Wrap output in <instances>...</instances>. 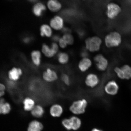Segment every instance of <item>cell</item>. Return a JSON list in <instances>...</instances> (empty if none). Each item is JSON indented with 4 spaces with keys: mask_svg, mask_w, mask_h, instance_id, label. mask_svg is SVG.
Returning <instances> with one entry per match:
<instances>
[{
    "mask_svg": "<svg viewBox=\"0 0 131 131\" xmlns=\"http://www.w3.org/2000/svg\"><path fill=\"white\" fill-rule=\"evenodd\" d=\"M104 41L106 46L108 48L118 47L122 41V35L117 31L110 32L105 37Z\"/></svg>",
    "mask_w": 131,
    "mask_h": 131,
    "instance_id": "6da1fadb",
    "label": "cell"
},
{
    "mask_svg": "<svg viewBox=\"0 0 131 131\" xmlns=\"http://www.w3.org/2000/svg\"><path fill=\"white\" fill-rule=\"evenodd\" d=\"M102 40L100 37L94 36L87 38L85 41L86 50L92 53L98 51L101 48Z\"/></svg>",
    "mask_w": 131,
    "mask_h": 131,
    "instance_id": "7a4b0ae2",
    "label": "cell"
},
{
    "mask_svg": "<svg viewBox=\"0 0 131 131\" xmlns=\"http://www.w3.org/2000/svg\"><path fill=\"white\" fill-rule=\"evenodd\" d=\"M122 11V7L117 3L111 2L106 5V15L108 18L110 20H114L116 19Z\"/></svg>",
    "mask_w": 131,
    "mask_h": 131,
    "instance_id": "3957f363",
    "label": "cell"
},
{
    "mask_svg": "<svg viewBox=\"0 0 131 131\" xmlns=\"http://www.w3.org/2000/svg\"><path fill=\"white\" fill-rule=\"evenodd\" d=\"M88 102L86 99L78 100L73 103L70 107V110L74 114H83L85 111Z\"/></svg>",
    "mask_w": 131,
    "mask_h": 131,
    "instance_id": "277c9868",
    "label": "cell"
},
{
    "mask_svg": "<svg viewBox=\"0 0 131 131\" xmlns=\"http://www.w3.org/2000/svg\"><path fill=\"white\" fill-rule=\"evenodd\" d=\"M59 50V45L54 42L52 43L50 46L44 44L42 46V51L45 56L51 58L55 55Z\"/></svg>",
    "mask_w": 131,
    "mask_h": 131,
    "instance_id": "5b68a950",
    "label": "cell"
},
{
    "mask_svg": "<svg viewBox=\"0 0 131 131\" xmlns=\"http://www.w3.org/2000/svg\"><path fill=\"white\" fill-rule=\"evenodd\" d=\"M50 24L51 27L57 31L63 30L64 28V21L63 17L56 15L51 19Z\"/></svg>",
    "mask_w": 131,
    "mask_h": 131,
    "instance_id": "8992f818",
    "label": "cell"
},
{
    "mask_svg": "<svg viewBox=\"0 0 131 131\" xmlns=\"http://www.w3.org/2000/svg\"><path fill=\"white\" fill-rule=\"evenodd\" d=\"M94 59L96 67L99 70L104 71L107 68L108 63L107 59L104 56L99 54L95 57Z\"/></svg>",
    "mask_w": 131,
    "mask_h": 131,
    "instance_id": "52a82bcc",
    "label": "cell"
},
{
    "mask_svg": "<svg viewBox=\"0 0 131 131\" xmlns=\"http://www.w3.org/2000/svg\"><path fill=\"white\" fill-rule=\"evenodd\" d=\"M23 73V70L21 68L14 67L9 70L8 77L9 81L15 82L19 79Z\"/></svg>",
    "mask_w": 131,
    "mask_h": 131,
    "instance_id": "ba28073f",
    "label": "cell"
},
{
    "mask_svg": "<svg viewBox=\"0 0 131 131\" xmlns=\"http://www.w3.org/2000/svg\"><path fill=\"white\" fill-rule=\"evenodd\" d=\"M42 78L46 82L51 83L56 81L58 76L54 70L51 68H48L44 71L42 74Z\"/></svg>",
    "mask_w": 131,
    "mask_h": 131,
    "instance_id": "9c48e42d",
    "label": "cell"
},
{
    "mask_svg": "<svg viewBox=\"0 0 131 131\" xmlns=\"http://www.w3.org/2000/svg\"><path fill=\"white\" fill-rule=\"evenodd\" d=\"M119 86L117 83L114 81H110L105 87L106 92L111 95H114L117 94L119 90Z\"/></svg>",
    "mask_w": 131,
    "mask_h": 131,
    "instance_id": "30bf717a",
    "label": "cell"
},
{
    "mask_svg": "<svg viewBox=\"0 0 131 131\" xmlns=\"http://www.w3.org/2000/svg\"><path fill=\"white\" fill-rule=\"evenodd\" d=\"M99 80L98 76L94 73H90L88 75L86 79L85 83L89 87L94 88L99 83Z\"/></svg>",
    "mask_w": 131,
    "mask_h": 131,
    "instance_id": "8fae6325",
    "label": "cell"
},
{
    "mask_svg": "<svg viewBox=\"0 0 131 131\" xmlns=\"http://www.w3.org/2000/svg\"><path fill=\"white\" fill-rule=\"evenodd\" d=\"M47 5L49 9L53 12H59L62 7L61 3L58 0H49Z\"/></svg>",
    "mask_w": 131,
    "mask_h": 131,
    "instance_id": "7c38bea8",
    "label": "cell"
},
{
    "mask_svg": "<svg viewBox=\"0 0 131 131\" xmlns=\"http://www.w3.org/2000/svg\"><path fill=\"white\" fill-rule=\"evenodd\" d=\"M92 63L91 60L88 57L83 58L78 64V68L82 72L87 71L91 66Z\"/></svg>",
    "mask_w": 131,
    "mask_h": 131,
    "instance_id": "4fadbf2b",
    "label": "cell"
},
{
    "mask_svg": "<svg viewBox=\"0 0 131 131\" xmlns=\"http://www.w3.org/2000/svg\"><path fill=\"white\" fill-rule=\"evenodd\" d=\"M31 58L33 64L36 67L40 65L41 62V54L38 50H34L31 53Z\"/></svg>",
    "mask_w": 131,
    "mask_h": 131,
    "instance_id": "5bb4252c",
    "label": "cell"
},
{
    "mask_svg": "<svg viewBox=\"0 0 131 131\" xmlns=\"http://www.w3.org/2000/svg\"><path fill=\"white\" fill-rule=\"evenodd\" d=\"M11 106L9 103L2 98H0V114H7L10 112Z\"/></svg>",
    "mask_w": 131,
    "mask_h": 131,
    "instance_id": "9a60e30c",
    "label": "cell"
},
{
    "mask_svg": "<svg viewBox=\"0 0 131 131\" xmlns=\"http://www.w3.org/2000/svg\"><path fill=\"white\" fill-rule=\"evenodd\" d=\"M63 112V109L60 105L55 104L51 107L50 113L51 115L54 117H59L61 115Z\"/></svg>",
    "mask_w": 131,
    "mask_h": 131,
    "instance_id": "2e32d148",
    "label": "cell"
},
{
    "mask_svg": "<svg viewBox=\"0 0 131 131\" xmlns=\"http://www.w3.org/2000/svg\"><path fill=\"white\" fill-rule=\"evenodd\" d=\"M24 110L26 111H31L35 106V101L32 98L26 97L23 102Z\"/></svg>",
    "mask_w": 131,
    "mask_h": 131,
    "instance_id": "e0dca14e",
    "label": "cell"
},
{
    "mask_svg": "<svg viewBox=\"0 0 131 131\" xmlns=\"http://www.w3.org/2000/svg\"><path fill=\"white\" fill-rule=\"evenodd\" d=\"M46 8L45 5L39 3L35 4L33 8V12L36 16H40L42 15Z\"/></svg>",
    "mask_w": 131,
    "mask_h": 131,
    "instance_id": "ac0fdd59",
    "label": "cell"
},
{
    "mask_svg": "<svg viewBox=\"0 0 131 131\" xmlns=\"http://www.w3.org/2000/svg\"><path fill=\"white\" fill-rule=\"evenodd\" d=\"M43 128V125L40 122L34 121L29 124L28 131H41Z\"/></svg>",
    "mask_w": 131,
    "mask_h": 131,
    "instance_id": "d6986e66",
    "label": "cell"
},
{
    "mask_svg": "<svg viewBox=\"0 0 131 131\" xmlns=\"http://www.w3.org/2000/svg\"><path fill=\"white\" fill-rule=\"evenodd\" d=\"M41 35L42 37H50L53 34L52 29L48 25L44 24L41 27Z\"/></svg>",
    "mask_w": 131,
    "mask_h": 131,
    "instance_id": "ffe728a7",
    "label": "cell"
},
{
    "mask_svg": "<svg viewBox=\"0 0 131 131\" xmlns=\"http://www.w3.org/2000/svg\"><path fill=\"white\" fill-rule=\"evenodd\" d=\"M45 111L41 106L37 105L34 106V108L31 111L32 115L34 117L39 118L42 117Z\"/></svg>",
    "mask_w": 131,
    "mask_h": 131,
    "instance_id": "44dd1931",
    "label": "cell"
},
{
    "mask_svg": "<svg viewBox=\"0 0 131 131\" xmlns=\"http://www.w3.org/2000/svg\"><path fill=\"white\" fill-rule=\"evenodd\" d=\"M72 130H77L81 126V119L78 117L73 116L70 118Z\"/></svg>",
    "mask_w": 131,
    "mask_h": 131,
    "instance_id": "7402d4cb",
    "label": "cell"
},
{
    "mask_svg": "<svg viewBox=\"0 0 131 131\" xmlns=\"http://www.w3.org/2000/svg\"><path fill=\"white\" fill-rule=\"evenodd\" d=\"M57 59L59 63L62 64L68 63L69 59L68 54L65 52H60L57 56Z\"/></svg>",
    "mask_w": 131,
    "mask_h": 131,
    "instance_id": "603a6c76",
    "label": "cell"
},
{
    "mask_svg": "<svg viewBox=\"0 0 131 131\" xmlns=\"http://www.w3.org/2000/svg\"><path fill=\"white\" fill-rule=\"evenodd\" d=\"M124 75V79L129 80L131 78V67L128 65L123 66L121 68Z\"/></svg>",
    "mask_w": 131,
    "mask_h": 131,
    "instance_id": "cb8c5ba5",
    "label": "cell"
},
{
    "mask_svg": "<svg viewBox=\"0 0 131 131\" xmlns=\"http://www.w3.org/2000/svg\"><path fill=\"white\" fill-rule=\"evenodd\" d=\"M66 42L68 45H73L74 42L73 36L70 32L65 33L62 37Z\"/></svg>",
    "mask_w": 131,
    "mask_h": 131,
    "instance_id": "d4e9b609",
    "label": "cell"
},
{
    "mask_svg": "<svg viewBox=\"0 0 131 131\" xmlns=\"http://www.w3.org/2000/svg\"><path fill=\"white\" fill-rule=\"evenodd\" d=\"M62 124L65 128L68 130H72L70 119H65L62 121Z\"/></svg>",
    "mask_w": 131,
    "mask_h": 131,
    "instance_id": "484cf974",
    "label": "cell"
},
{
    "mask_svg": "<svg viewBox=\"0 0 131 131\" xmlns=\"http://www.w3.org/2000/svg\"><path fill=\"white\" fill-rule=\"evenodd\" d=\"M114 71L118 77L122 79H124V78L123 73L122 70L121 69V68H119V67H116L115 68Z\"/></svg>",
    "mask_w": 131,
    "mask_h": 131,
    "instance_id": "4316f807",
    "label": "cell"
},
{
    "mask_svg": "<svg viewBox=\"0 0 131 131\" xmlns=\"http://www.w3.org/2000/svg\"><path fill=\"white\" fill-rule=\"evenodd\" d=\"M61 80L64 83L67 85H69L70 84V80L68 75L63 74L61 76Z\"/></svg>",
    "mask_w": 131,
    "mask_h": 131,
    "instance_id": "83f0119b",
    "label": "cell"
},
{
    "mask_svg": "<svg viewBox=\"0 0 131 131\" xmlns=\"http://www.w3.org/2000/svg\"><path fill=\"white\" fill-rule=\"evenodd\" d=\"M58 43L59 46L62 49L65 48L68 45L66 42L62 37L60 38L58 41Z\"/></svg>",
    "mask_w": 131,
    "mask_h": 131,
    "instance_id": "f1b7e54d",
    "label": "cell"
},
{
    "mask_svg": "<svg viewBox=\"0 0 131 131\" xmlns=\"http://www.w3.org/2000/svg\"><path fill=\"white\" fill-rule=\"evenodd\" d=\"M33 38L32 37L26 36L23 39V41L25 44H29L32 42Z\"/></svg>",
    "mask_w": 131,
    "mask_h": 131,
    "instance_id": "f546056e",
    "label": "cell"
},
{
    "mask_svg": "<svg viewBox=\"0 0 131 131\" xmlns=\"http://www.w3.org/2000/svg\"><path fill=\"white\" fill-rule=\"evenodd\" d=\"M81 57H82L83 58L87 57L88 56V51L87 50H83L81 53Z\"/></svg>",
    "mask_w": 131,
    "mask_h": 131,
    "instance_id": "4dcf8cb0",
    "label": "cell"
},
{
    "mask_svg": "<svg viewBox=\"0 0 131 131\" xmlns=\"http://www.w3.org/2000/svg\"><path fill=\"white\" fill-rule=\"evenodd\" d=\"M59 36L57 35H55L54 36H53L52 37V40H53V41L55 42H57L59 40L60 38Z\"/></svg>",
    "mask_w": 131,
    "mask_h": 131,
    "instance_id": "1f68e13d",
    "label": "cell"
},
{
    "mask_svg": "<svg viewBox=\"0 0 131 131\" xmlns=\"http://www.w3.org/2000/svg\"><path fill=\"white\" fill-rule=\"evenodd\" d=\"M5 92L1 91L0 90V98H2L5 94Z\"/></svg>",
    "mask_w": 131,
    "mask_h": 131,
    "instance_id": "d6a6232c",
    "label": "cell"
},
{
    "mask_svg": "<svg viewBox=\"0 0 131 131\" xmlns=\"http://www.w3.org/2000/svg\"><path fill=\"white\" fill-rule=\"evenodd\" d=\"M92 131H102V130H99V129H97L94 128L93 129Z\"/></svg>",
    "mask_w": 131,
    "mask_h": 131,
    "instance_id": "836d02e7",
    "label": "cell"
},
{
    "mask_svg": "<svg viewBox=\"0 0 131 131\" xmlns=\"http://www.w3.org/2000/svg\"><path fill=\"white\" fill-rule=\"evenodd\" d=\"M29 1L32 2H34L36 1V0H29Z\"/></svg>",
    "mask_w": 131,
    "mask_h": 131,
    "instance_id": "e575fe53",
    "label": "cell"
},
{
    "mask_svg": "<svg viewBox=\"0 0 131 131\" xmlns=\"http://www.w3.org/2000/svg\"><path fill=\"white\" fill-rule=\"evenodd\" d=\"M83 1H85V0H83Z\"/></svg>",
    "mask_w": 131,
    "mask_h": 131,
    "instance_id": "d590c367",
    "label": "cell"
}]
</instances>
